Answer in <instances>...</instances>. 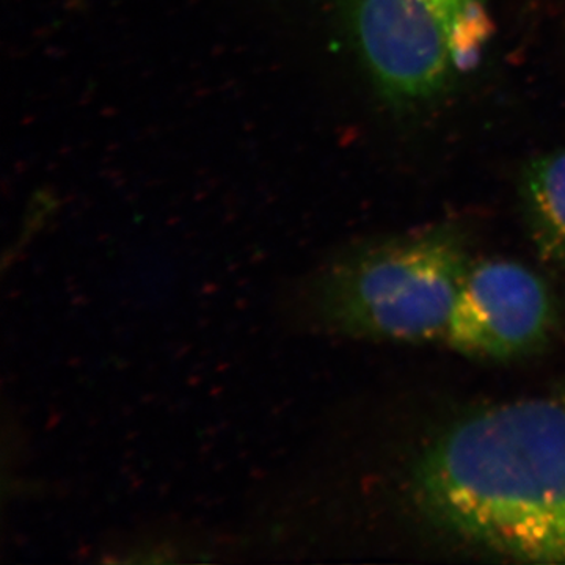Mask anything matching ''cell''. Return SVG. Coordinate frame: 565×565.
Segmentation results:
<instances>
[{
  "mask_svg": "<svg viewBox=\"0 0 565 565\" xmlns=\"http://www.w3.org/2000/svg\"><path fill=\"white\" fill-rule=\"evenodd\" d=\"M415 497L463 544L565 564V399L534 397L465 416L427 446Z\"/></svg>",
  "mask_w": 565,
  "mask_h": 565,
  "instance_id": "cell-1",
  "label": "cell"
},
{
  "mask_svg": "<svg viewBox=\"0 0 565 565\" xmlns=\"http://www.w3.org/2000/svg\"><path fill=\"white\" fill-rule=\"evenodd\" d=\"M471 262L462 237L426 230L349 253L302 289L316 327L364 340H444Z\"/></svg>",
  "mask_w": 565,
  "mask_h": 565,
  "instance_id": "cell-2",
  "label": "cell"
},
{
  "mask_svg": "<svg viewBox=\"0 0 565 565\" xmlns=\"http://www.w3.org/2000/svg\"><path fill=\"white\" fill-rule=\"evenodd\" d=\"M366 68L390 102L444 95L490 39L487 0H344Z\"/></svg>",
  "mask_w": 565,
  "mask_h": 565,
  "instance_id": "cell-3",
  "label": "cell"
},
{
  "mask_svg": "<svg viewBox=\"0 0 565 565\" xmlns=\"http://www.w3.org/2000/svg\"><path fill=\"white\" fill-rule=\"evenodd\" d=\"M548 285L509 259L471 264L444 340L456 351L505 360L537 351L556 326Z\"/></svg>",
  "mask_w": 565,
  "mask_h": 565,
  "instance_id": "cell-4",
  "label": "cell"
},
{
  "mask_svg": "<svg viewBox=\"0 0 565 565\" xmlns=\"http://www.w3.org/2000/svg\"><path fill=\"white\" fill-rule=\"evenodd\" d=\"M531 237L545 262L565 267V151L535 159L522 184Z\"/></svg>",
  "mask_w": 565,
  "mask_h": 565,
  "instance_id": "cell-5",
  "label": "cell"
},
{
  "mask_svg": "<svg viewBox=\"0 0 565 565\" xmlns=\"http://www.w3.org/2000/svg\"><path fill=\"white\" fill-rule=\"evenodd\" d=\"M563 397H564V399H565V394H564V396H563Z\"/></svg>",
  "mask_w": 565,
  "mask_h": 565,
  "instance_id": "cell-6",
  "label": "cell"
}]
</instances>
